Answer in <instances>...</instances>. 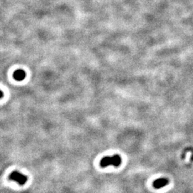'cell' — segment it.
I'll use <instances>...</instances> for the list:
<instances>
[{"instance_id":"cell-4","label":"cell","mask_w":193,"mask_h":193,"mask_svg":"<svg viewBox=\"0 0 193 193\" xmlns=\"http://www.w3.org/2000/svg\"><path fill=\"white\" fill-rule=\"evenodd\" d=\"M166 182H167V181L164 179H159L154 182V187L156 188L162 187L167 184Z\"/></svg>"},{"instance_id":"cell-1","label":"cell","mask_w":193,"mask_h":193,"mask_svg":"<svg viewBox=\"0 0 193 193\" xmlns=\"http://www.w3.org/2000/svg\"><path fill=\"white\" fill-rule=\"evenodd\" d=\"M122 158L118 154H114L112 157H105L102 159L100 162V166L102 167H108L109 165H113L114 167H119L121 165Z\"/></svg>"},{"instance_id":"cell-3","label":"cell","mask_w":193,"mask_h":193,"mask_svg":"<svg viewBox=\"0 0 193 193\" xmlns=\"http://www.w3.org/2000/svg\"><path fill=\"white\" fill-rule=\"evenodd\" d=\"M26 77V73L24 72L23 70H17L14 73V78L17 81H22Z\"/></svg>"},{"instance_id":"cell-2","label":"cell","mask_w":193,"mask_h":193,"mask_svg":"<svg viewBox=\"0 0 193 193\" xmlns=\"http://www.w3.org/2000/svg\"><path fill=\"white\" fill-rule=\"evenodd\" d=\"M9 178L10 180L14 181L20 185H24L27 181V177L19 173L18 171H14L13 173H11Z\"/></svg>"},{"instance_id":"cell-5","label":"cell","mask_w":193,"mask_h":193,"mask_svg":"<svg viewBox=\"0 0 193 193\" xmlns=\"http://www.w3.org/2000/svg\"><path fill=\"white\" fill-rule=\"evenodd\" d=\"M1 94H2L1 98H3V97H4V92H3V91H1Z\"/></svg>"}]
</instances>
